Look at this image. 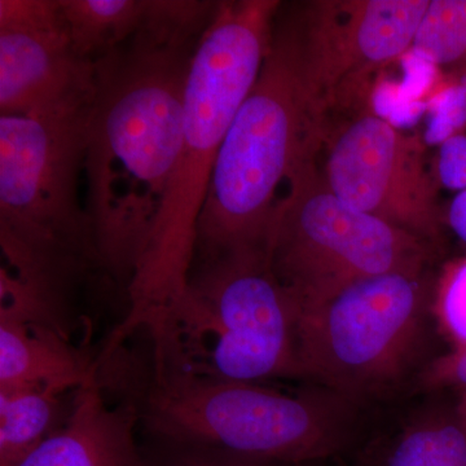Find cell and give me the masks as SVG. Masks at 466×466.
I'll list each match as a JSON object with an SVG mask.
<instances>
[{
	"label": "cell",
	"mask_w": 466,
	"mask_h": 466,
	"mask_svg": "<svg viewBox=\"0 0 466 466\" xmlns=\"http://www.w3.org/2000/svg\"><path fill=\"white\" fill-rule=\"evenodd\" d=\"M458 417L466 429V391L462 392L461 403H460Z\"/></svg>",
	"instance_id": "cell-25"
},
{
	"label": "cell",
	"mask_w": 466,
	"mask_h": 466,
	"mask_svg": "<svg viewBox=\"0 0 466 466\" xmlns=\"http://www.w3.org/2000/svg\"><path fill=\"white\" fill-rule=\"evenodd\" d=\"M431 0H309L275 34L309 118L325 137L332 116L370 106L380 72L412 48Z\"/></svg>",
	"instance_id": "cell-8"
},
{
	"label": "cell",
	"mask_w": 466,
	"mask_h": 466,
	"mask_svg": "<svg viewBox=\"0 0 466 466\" xmlns=\"http://www.w3.org/2000/svg\"><path fill=\"white\" fill-rule=\"evenodd\" d=\"M133 408L109 403L96 376L76 389L69 413L14 466H147Z\"/></svg>",
	"instance_id": "cell-12"
},
{
	"label": "cell",
	"mask_w": 466,
	"mask_h": 466,
	"mask_svg": "<svg viewBox=\"0 0 466 466\" xmlns=\"http://www.w3.org/2000/svg\"><path fill=\"white\" fill-rule=\"evenodd\" d=\"M97 381L133 408L162 444L210 447L294 466L339 452L351 398L323 389L288 392L260 383L218 381L162 366L119 345L97 361Z\"/></svg>",
	"instance_id": "cell-3"
},
{
	"label": "cell",
	"mask_w": 466,
	"mask_h": 466,
	"mask_svg": "<svg viewBox=\"0 0 466 466\" xmlns=\"http://www.w3.org/2000/svg\"><path fill=\"white\" fill-rule=\"evenodd\" d=\"M96 66L70 41L58 0H0V116L86 106Z\"/></svg>",
	"instance_id": "cell-11"
},
{
	"label": "cell",
	"mask_w": 466,
	"mask_h": 466,
	"mask_svg": "<svg viewBox=\"0 0 466 466\" xmlns=\"http://www.w3.org/2000/svg\"><path fill=\"white\" fill-rule=\"evenodd\" d=\"M433 312L452 350L466 348V257L444 266L435 285Z\"/></svg>",
	"instance_id": "cell-18"
},
{
	"label": "cell",
	"mask_w": 466,
	"mask_h": 466,
	"mask_svg": "<svg viewBox=\"0 0 466 466\" xmlns=\"http://www.w3.org/2000/svg\"><path fill=\"white\" fill-rule=\"evenodd\" d=\"M58 5L76 51L96 64L137 32L148 0H58Z\"/></svg>",
	"instance_id": "cell-14"
},
{
	"label": "cell",
	"mask_w": 466,
	"mask_h": 466,
	"mask_svg": "<svg viewBox=\"0 0 466 466\" xmlns=\"http://www.w3.org/2000/svg\"><path fill=\"white\" fill-rule=\"evenodd\" d=\"M164 449L153 466H287L210 447L164 444ZM147 466H149L148 461Z\"/></svg>",
	"instance_id": "cell-20"
},
{
	"label": "cell",
	"mask_w": 466,
	"mask_h": 466,
	"mask_svg": "<svg viewBox=\"0 0 466 466\" xmlns=\"http://www.w3.org/2000/svg\"><path fill=\"white\" fill-rule=\"evenodd\" d=\"M56 389L0 390V466H14L55 431Z\"/></svg>",
	"instance_id": "cell-15"
},
{
	"label": "cell",
	"mask_w": 466,
	"mask_h": 466,
	"mask_svg": "<svg viewBox=\"0 0 466 466\" xmlns=\"http://www.w3.org/2000/svg\"><path fill=\"white\" fill-rule=\"evenodd\" d=\"M281 7L279 0L218 2L189 69L173 177L127 288V315L110 334V346L157 329L182 299L191 278L198 217L214 165L258 81Z\"/></svg>",
	"instance_id": "cell-2"
},
{
	"label": "cell",
	"mask_w": 466,
	"mask_h": 466,
	"mask_svg": "<svg viewBox=\"0 0 466 466\" xmlns=\"http://www.w3.org/2000/svg\"><path fill=\"white\" fill-rule=\"evenodd\" d=\"M447 223L460 240L466 244V189L459 192L451 202Z\"/></svg>",
	"instance_id": "cell-24"
},
{
	"label": "cell",
	"mask_w": 466,
	"mask_h": 466,
	"mask_svg": "<svg viewBox=\"0 0 466 466\" xmlns=\"http://www.w3.org/2000/svg\"><path fill=\"white\" fill-rule=\"evenodd\" d=\"M385 466H466V429L459 417H434L410 426Z\"/></svg>",
	"instance_id": "cell-17"
},
{
	"label": "cell",
	"mask_w": 466,
	"mask_h": 466,
	"mask_svg": "<svg viewBox=\"0 0 466 466\" xmlns=\"http://www.w3.org/2000/svg\"><path fill=\"white\" fill-rule=\"evenodd\" d=\"M410 50L466 85V0H431Z\"/></svg>",
	"instance_id": "cell-16"
},
{
	"label": "cell",
	"mask_w": 466,
	"mask_h": 466,
	"mask_svg": "<svg viewBox=\"0 0 466 466\" xmlns=\"http://www.w3.org/2000/svg\"><path fill=\"white\" fill-rule=\"evenodd\" d=\"M435 174L441 187L452 191L466 189V135L450 137L440 146Z\"/></svg>",
	"instance_id": "cell-21"
},
{
	"label": "cell",
	"mask_w": 466,
	"mask_h": 466,
	"mask_svg": "<svg viewBox=\"0 0 466 466\" xmlns=\"http://www.w3.org/2000/svg\"><path fill=\"white\" fill-rule=\"evenodd\" d=\"M400 61L404 70L403 81L400 82L401 91L408 100L426 101V95H433L431 91L438 82L441 70L412 50L403 55Z\"/></svg>",
	"instance_id": "cell-22"
},
{
	"label": "cell",
	"mask_w": 466,
	"mask_h": 466,
	"mask_svg": "<svg viewBox=\"0 0 466 466\" xmlns=\"http://www.w3.org/2000/svg\"><path fill=\"white\" fill-rule=\"evenodd\" d=\"M216 8L148 0L137 32L95 64L85 205L97 263L126 290L173 177L189 69Z\"/></svg>",
	"instance_id": "cell-1"
},
{
	"label": "cell",
	"mask_w": 466,
	"mask_h": 466,
	"mask_svg": "<svg viewBox=\"0 0 466 466\" xmlns=\"http://www.w3.org/2000/svg\"><path fill=\"white\" fill-rule=\"evenodd\" d=\"M428 300L424 271H400L364 279L302 312V377L351 400L397 381L415 355Z\"/></svg>",
	"instance_id": "cell-9"
},
{
	"label": "cell",
	"mask_w": 466,
	"mask_h": 466,
	"mask_svg": "<svg viewBox=\"0 0 466 466\" xmlns=\"http://www.w3.org/2000/svg\"><path fill=\"white\" fill-rule=\"evenodd\" d=\"M424 383L429 388H456L466 391V348L452 350L437 359L425 370Z\"/></svg>",
	"instance_id": "cell-23"
},
{
	"label": "cell",
	"mask_w": 466,
	"mask_h": 466,
	"mask_svg": "<svg viewBox=\"0 0 466 466\" xmlns=\"http://www.w3.org/2000/svg\"><path fill=\"white\" fill-rule=\"evenodd\" d=\"M324 147L321 177L339 200L428 244L440 241L441 184L426 159L424 137L366 110L330 126Z\"/></svg>",
	"instance_id": "cell-10"
},
{
	"label": "cell",
	"mask_w": 466,
	"mask_h": 466,
	"mask_svg": "<svg viewBox=\"0 0 466 466\" xmlns=\"http://www.w3.org/2000/svg\"><path fill=\"white\" fill-rule=\"evenodd\" d=\"M317 157L290 175L267 240L269 265L297 318L364 279L424 271L431 254L428 242L339 200Z\"/></svg>",
	"instance_id": "cell-7"
},
{
	"label": "cell",
	"mask_w": 466,
	"mask_h": 466,
	"mask_svg": "<svg viewBox=\"0 0 466 466\" xmlns=\"http://www.w3.org/2000/svg\"><path fill=\"white\" fill-rule=\"evenodd\" d=\"M428 130L424 135L426 144L441 146L456 135L464 134L466 127V85L453 79L441 84L426 100Z\"/></svg>",
	"instance_id": "cell-19"
},
{
	"label": "cell",
	"mask_w": 466,
	"mask_h": 466,
	"mask_svg": "<svg viewBox=\"0 0 466 466\" xmlns=\"http://www.w3.org/2000/svg\"><path fill=\"white\" fill-rule=\"evenodd\" d=\"M96 376L87 359L55 328L0 315V390H76Z\"/></svg>",
	"instance_id": "cell-13"
},
{
	"label": "cell",
	"mask_w": 466,
	"mask_h": 466,
	"mask_svg": "<svg viewBox=\"0 0 466 466\" xmlns=\"http://www.w3.org/2000/svg\"><path fill=\"white\" fill-rule=\"evenodd\" d=\"M146 334L149 357L187 375L253 383L302 377L297 311L266 249L193 263L182 299Z\"/></svg>",
	"instance_id": "cell-4"
},
{
	"label": "cell",
	"mask_w": 466,
	"mask_h": 466,
	"mask_svg": "<svg viewBox=\"0 0 466 466\" xmlns=\"http://www.w3.org/2000/svg\"><path fill=\"white\" fill-rule=\"evenodd\" d=\"M324 137L309 118L276 36L218 155L198 222L195 262L266 249L281 186ZM193 262V263H195Z\"/></svg>",
	"instance_id": "cell-6"
},
{
	"label": "cell",
	"mask_w": 466,
	"mask_h": 466,
	"mask_svg": "<svg viewBox=\"0 0 466 466\" xmlns=\"http://www.w3.org/2000/svg\"><path fill=\"white\" fill-rule=\"evenodd\" d=\"M92 108L0 116L3 266L66 287L99 267L79 200Z\"/></svg>",
	"instance_id": "cell-5"
}]
</instances>
